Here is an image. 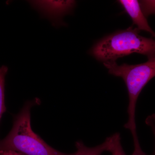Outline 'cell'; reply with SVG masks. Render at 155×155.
<instances>
[{
  "instance_id": "cell-1",
  "label": "cell",
  "mask_w": 155,
  "mask_h": 155,
  "mask_svg": "<svg viewBox=\"0 0 155 155\" xmlns=\"http://www.w3.org/2000/svg\"><path fill=\"white\" fill-rule=\"evenodd\" d=\"M140 30L132 26L119 30L103 38L92 47L89 54L103 63L116 62L119 58L137 53L148 59L155 57V39L139 34Z\"/></svg>"
},
{
  "instance_id": "cell-2",
  "label": "cell",
  "mask_w": 155,
  "mask_h": 155,
  "mask_svg": "<svg viewBox=\"0 0 155 155\" xmlns=\"http://www.w3.org/2000/svg\"><path fill=\"white\" fill-rule=\"evenodd\" d=\"M40 104L38 98L25 103L20 112L14 117L10 132L0 140V148L14 150L25 155H69L50 146L32 130L31 109Z\"/></svg>"
},
{
  "instance_id": "cell-3",
  "label": "cell",
  "mask_w": 155,
  "mask_h": 155,
  "mask_svg": "<svg viewBox=\"0 0 155 155\" xmlns=\"http://www.w3.org/2000/svg\"><path fill=\"white\" fill-rule=\"evenodd\" d=\"M109 74L122 78L127 87L129 103L127 109L128 121L124 127L130 130L134 145L140 144L137 132L136 107L139 96L143 89L155 77V57L148 59L145 63L135 65L124 64L119 65L116 62L104 63Z\"/></svg>"
},
{
  "instance_id": "cell-4",
  "label": "cell",
  "mask_w": 155,
  "mask_h": 155,
  "mask_svg": "<svg viewBox=\"0 0 155 155\" xmlns=\"http://www.w3.org/2000/svg\"><path fill=\"white\" fill-rule=\"evenodd\" d=\"M32 8L38 11L41 16L50 20L54 27L66 26L63 18L72 14L76 6L75 1H29Z\"/></svg>"
},
{
  "instance_id": "cell-5",
  "label": "cell",
  "mask_w": 155,
  "mask_h": 155,
  "mask_svg": "<svg viewBox=\"0 0 155 155\" xmlns=\"http://www.w3.org/2000/svg\"><path fill=\"white\" fill-rule=\"evenodd\" d=\"M130 16L134 25L139 30L149 32L155 39V32L149 25L146 17L143 13L139 1L136 0H119L118 1Z\"/></svg>"
},
{
  "instance_id": "cell-6",
  "label": "cell",
  "mask_w": 155,
  "mask_h": 155,
  "mask_svg": "<svg viewBox=\"0 0 155 155\" xmlns=\"http://www.w3.org/2000/svg\"><path fill=\"white\" fill-rule=\"evenodd\" d=\"M110 144V137H107L103 143L97 146L89 147L86 146L81 141L75 143L77 150L69 155H101L104 152H109Z\"/></svg>"
},
{
  "instance_id": "cell-7",
  "label": "cell",
  "mask_w": 155,
  "mask_h": 155,
  "mask_svg": "<svg viewBox=\"0 0 155 155\" xmlns=\"http://www.w3.org/2000/svg\"><path fill=\"white\" fill-rule=\"evenodd\" d=\"M110 144L109 152L112 153V155H127L125 153L122 144H121V137L120 134L116 133L110 136ZM131 155H147L142 150H134Z\"/></svg>"
},
{
  "instance_id": "cell-8",
  "label": "cell",
  "mask_w": 155,
  "mask_h": 155,
  "mask_svg": "<svg viewBox=\"0 0 155 155\" xmlns=\"http://www.w3.org/2000/svg\"><path fill=\"white\" fill-rule=\"evenodd\" d=\"M8 69V67L4 65L0 67V121L7 110L5 104V80Z\"/></svg>"
},
{
  "instance_id": "cell-9",
  "label": "cell",
  "mask_w": 155,
  "mask_h": 155,
  "mask_svg": "<svg viewBox=\"0 0 155 155\" xmlns=\"http://www.w3.org/2000/svg\"><path fill=\"white\" fill-rule=\"evenodd\" d=\"M140 8L146 17L155 14V1L143 0L139 2Z\"/></svg>"
},
{
  "instance_id": "cell-10",
  "label": "cell",
  "mask_w": 155,
  "mask_h": 155,
  "mask_svg": "<svg viewBox=\"0 0 155 155\" xmlns=\"http://www.w3.org/2000/svg\"><path fill=\"white\" fill-rule=\"evenodd\" d=\"M145 122L146 124L151 129L154 137L155 140V114H152L148 116L146 119ZM153 155H155V148Z\"/></svg>"
},
{
  "instance_id": "cell-11",
  "label": "cell",
  "mask_w": 155,
  "mask_h": 155,
  "mask_svg": "<svg viewBox=\"0 0 155 155\" xmlns=\"http://www.w3.org/2000/svg\"><path fill=\"white\" fill-rule=\"evenodd\" d=\"M0 155H25L14 150L0 148Z\"/></svg>"
}]
</instances>
